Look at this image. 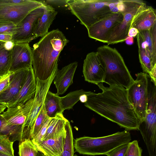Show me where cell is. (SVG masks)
Here are the masks:
<instances>
[{
    "instance_id": "484cf974",
    "label": "cell",
    "mask_w": 156,
    "mask_h": 156,
    "mask_svg": "<svg viewBox=\"0 0 156 156\" xmlns=\"http://www.w3.org/2000/svg\"><path fill=\"white\" fill-rule=\"evenodd\" d=\"M66 136L63 151L60 156H73L74 153L73 141L72 128L69 122L66 125Z\"/></svg>"
},
{
    "instance_id": "7402d4cb",
    "label": "cell",
    "mask_w": 156,
    "mask_h": 156,
    "mask_svg": "<svg viewBox=\"0 0 156 156\" xmlns=\"http://www.w3.org/2000/svg\"><path fill=\"white\" fill-rule=\"evenodd\" d=\"M47 114L49 118H53L58 113H63L60 97L48 90L44 102Z\"/></svg>"
},
{
    "instance_id": "b9f144b4",
    "label": "cell",
    "mask_w": 156,
    "mask_h": 156,
    "mask_svg": "<svg viewBox=\"0 0 156 156\" xmlns=\"http://www.w3.org/2000/svg\"><path fill=\"white\" fill-rule=\"evenodd\" d=\"M7 108L6 105L0 104V114L2 113Z\"/></svg>"
},
{
    "instance_id": "ffe728a7",
    "label": "cell",
    "mask_w": 156,
    "mask_h": 156,
    "mask_svg": "<svg viewBox=\"0 0 156 156\" xmlns=\"http://www.w3.org/2000/svg\"><path fill=\"white\" fill-rule=\"evenodd\" d=\"M44 4V13L38 19L35 25L34 34L36 38L42 37L48 33V29L58 13L51 5Z\"/></svg>"
},
{
    "instance_id": "d590c367",
    "label": "cell",
    "mask_w": 156,
    "mask_h": 156,
    "mask_svg": "<svg viewBox=\"0 0 156 156\" xmlns=\"http://www.w3.org/2000/svg\"><path fill=\"white\" fill-rule=\"evenodd\" d=\"M13 35L9 34H0V41L5 42L9 41H12Z\"/></svg>"
},
{
    "instance_id": "d6a6232c",
    "label": "cell",
    "mask_w": 156,
    "mask_h": 156,
    "mask_svg": "<svg viewBox=\"0 0 156 156\" xmlns=\"http://www.w3.org/2000/svg\"><path fill=\"white\" fill-rule=\"evenodd\" d=\"M129 145V143L119 146L108 152L107 156H124Z\"/></svg>"
},
{
    "instance_id": "7a4b0ae2",
    "label": "cell",
    "mask_w": 156,
    "mask_h": 156,
    "mask_svg": "<svg viewBox=\"0 0 156 156\" xmlns=\"http://www.w3.org/2000/svg\"><path fill=\"white\" fill-rule=\"evenodd\" d=\"M69 42L58 29L48 32L33 45L32 66L36 78L44 80L48 79L58 67L61 51Z\"/></svg>"
},
{
    "instance_id": "bcb514c9",
    "label": "cell",
    "mask_w": 156,
    "mask_h": 156,
    "mask_svg": "<svg viewBox=\"0 0 156 156\" xmlns=\"http://www.w3.org/2000/svg\"><path fill=\"white\" fill-rule=\"evenodd\" d=\"M73 156H78V155H77L76 154H74Z\"/></svg>"
},
{
    "instance_id": "3957f363",
    "label": "cell",
    "mask_w": 156,
    "mask_h": 156,
    "mask_svg": "<svg viewBox=\"0 0 156 156\" xmlns=\"http://www.w3.org/2000/svg\"><path fill=\"white\" fill-rule=\"evenodd\" d=\"M96 52L105 66L103 83L110 86H122L127 90L134 80L117 50L104 45L98 47Z\"/></svg>"
},
{
    "instance_id": "cb8c5ba5",
    "label": "cell",
    "mask_w": 156,
    "mask_h": 156,
    "mask_svg": "<svg viewBox=\"0 0 156 156\" xmlns=\"http://www.w3.org/2000/svg\"><path fill=\"white\" fill-rule=\"evenodd\" d=\"M91 91H86L83 89L71 92L65 96L60 97L62 109L63 112L66 109L72 108L79 101L80 96L83 94H89Z\"/></svg>"
},
{
    "instance_id": "83f0119b",
    "label": "cell",
    "mask_w": 156,
    "mask_h": 156,
    "mask_svg": "<svg viewBox=\"0 0 156 156\" xmlns=\"http://www.w3.org/2000/svg\"><path fill=\"white\" fill-rule=\"evenodd\" d=\"M49 118L47 115L44 104L35 120L33 127L31 140L39 131L47 120Z\"/></svg>"
},
{
    "instance_id": "d4e9b609",
    "label": "cell",
    "mask_w": 156,
    "mask_h": 156,
    "mask_svg": "<svg viewBox=\"0 0 156 156\" xmlns=\"http://www.w3.org/2000/svg\"><path fill=\"white\" fill-rule=\"evenodd\" d=\"M5 42L0 45V75H3L9 71L11 64V50H6Z\"/></svg>"
},
{
    "instance_id": "30bf717a",
    "label": "cell",
    "mask_w": 156,
    "mask_h": 156,
    "mask_svg": "<svg viewBox=\"0 0 156 156\" xmlns=\"http://www.w3.org/2000/svg\"><path fill=\"white\" fill-rule=\"evenodd\" d=\"M44 5L30 12L17 25L12 41L14 43H28L36 38L34 34L35 24L43 14Z\"/></svg>"
},
{
    "instance_id": "6da1fadb",
    "label": "cell",
    "mask_w": 156,
    "mask_h": 156,
    "mask_svg": "<svg viewBox=\"0 0 156 156\" xmlns=\"http://www.w3.org/2000/svg\"><path fill=\"white\" fill-rule=\"evenodd\" d=\"M97 85L102 92H91L84 106L126 130H138L140 120L128 100L127 90L122 86L105 87L102 83Z\"/></svg>"
},
{
    "instance_id": "4fadbf2b",
    "label": "cell",
    "mask_w": 156,
    "mask_h": 156,
    "mask_svg": "<svg viewBox=\"0 0 156 156\" xmlns=\"http://www.w3.org/2000/svg\"><path fill=\"white\" fill-rule=\"evenodd\" d=\"M32 49L28 43H14L11 50L9 71L15 72L32 67Z\"/></svg>"
},
{
    "instance_id": "ee69618b",
    "label": "cell",
    "mask_w": 156,
    "mask_h": 156,
    "mask_svg": "<svg viewBox=\"0 0 156 156\" xmlns=\"http://www.w3.org/2000/svg\"><path fill=\"white\" fill-rule=\"evenodd\" d=\"M36 156H45L41 152L38 151Z\"/></svg>"
},
{
    "instance_id": "836d02e7",
    "label": "cell",
    "mask_w": 156,
    "mask_h": 156,
    "mask_svg": "<svg viewBox=\"0 0 156 156\" xmlns=\"http://www.w3.org/2000/svg\"><path fill=\"white\" fill-rule=\"evenodd\" d=\"M14 72L9 71L0 79V94L8 87L11 78Z\"/></svg>"
},
{
    "instance_id": "2e32d148",
    "label": "cell",
    "mask_w": 156,
    "mask_h": 156,
    "mask_svg": "<svg viewBox=\"0 0 156 156\" xmlns=\"http://www.w3.org/2000/svg\"><path fill=\"white\" fill-rule=\"evenodd\" d=\"M77 65V62H75L60 70L58 69L53 81L57 90L55 94L56 95L63 94L73 83V79Z\"/></svg>"
},
{
    "instance_id": "8992f818",
    "label": "cell",
    "mask_w": 156,
    "mask_h": 156,
    "mask_svg": "<svg viewBox=\"0 0 156 156\" xmlns=\"http://www.w3.org/2000/svg\"><path fill=\"white\" fill-rule=\"evenodd\" d=\"M123 3L121 11L123 16L122 21L110 31L107 37L108 45L125 41L128 36L131 22L134 16L147 5L140 0H122Z\"/></svg>"
},
{
    "instance_id": "f1b7e54d",
    "label": "cell",
    "mask_w": 156,
    "mask_h": 156,
    "mask_svg": "<svg viewBox=\"0 0 156 156\" xmlns=\"http://www.w3.org/2000/svg\"><path fill=\"white\" fill-rule=\"evenodd\" d=\"M13 142L7 135L0 133V151L11 156H14Z\"/></svg>"
},
{
    "instance_id": "60d3db41",
    "label": "cell",
    "mask_w": 156,
    "mask_h": 156,
    "mask_svg": "<svg viewBox=\"0 0 156 156\" xmlns=\"http://www.w3.org/2000/svg\"><path fill=\"white\" fill-rule=\"evenodd\" d=\"M91 92H90V93ZM89 94H83L80 97V100L82 103L86 102L87 100V96Z\"/></svg>"
},
{
    "instance_id": "44dd1931",
    "label": "cell",
    "mask_w": 156,
    "mask_h": 156,
    "mask_svg": "<svg viewBox=\"0 0 156 156\" xmlns=\"http://www.w3.org/2000/svg\"><path fill=\"white\" fill-rule=\"evenodd\" d=\"M68 120L63 113H58L55 117L51 118L42 141L56 138L61 136L66 130V125Z\"/></svg>"
},
{
    "instance_id": "4dcf8cb0",
    "label": "cell",
    "mask_w": 156,
    "mask_h": 156,
    "mask_svg": "<svg viewBox=\"0 0 156 156\" xmlns=\"http://www.w3.org/2000/svg\"><path fill=\"white\" fill-rule=\"evenodd\" d=\"M142 150L138 145L137 140L129 143V145L124 156H142Z\"/></svg>"
},
{
    "instance_id": "f546056e",
    "label": "cell",
    "mask_w": 156,
    "mask_h": 156,
    "mask_svg": "<svg viewBox=\"0 0 156 156\" xmlns=\"http://www.w3.org/2000/svg\"><path fill=\"white\" fill-rule=\"evenodd\" d=\"M16 25L7 21L0 19V34L13 35L15 33Z\"/></svg>"
},
{
    "instance_id": "e575fe53",
    "label": "cell",
    "mask_w": 156,
    "mask_h": 156,
    "mask_svg": "<svg viewBox=\"0 0 156 156\" xmlns=\"http://www.w3.org/2000/svg\"><path fill=\"white\" fill-rule=\"evenodd\" d=\"M43 4L51 5H53L60 6H68V0H47L40 1Z\"/></svg>"
},
{
    "instance_id": "7bdbcfd3",
    "label": "cell",
    "mask_w": 156,
    "mask_h": 156,
    "mask_svg": "<svg viewBox=\"0 0 156 156\" xmlns=\"http://www.w3.org/2000/svg\"><path fill=\"white\" fill-rule=\"evenodd\" d=\"M0 156H11L0 151Z\"/></svg>"
},
{
    "instance_id": "ba28073f",
    "label": "cell",
    "mask_w": 156,
    "mask_h": 156,
    "mask_svg": "<svg viewBox=\"0 0 156 156\" xmlns=\"http://www.w3.org/2000/svg\"><path fill=\"white\" fill-rule=\"evenodd\" d=\"M147 75L144 72L137 74L136 78L127 90L128 100L140 120L145 118L147 102Z\"/></svg>"
},
{
    "instance_id": "8fae6325",
    "label": "cell",
    "mask_w": 156,
    "mask_h": 156,
    "mask_svg": "<svg viewBox=\"0 0 156 156\" xmlns=\"http://www.w3.org/2000/svg\"><path fill=\"white\" fill-rule=\"evenodd\" d=\"M83 72L85 81L97 85L103 83L105 66L96 51L87 55L84 60Z\"/></svg>"
},
{
    "instance_id": "7dc6e473",
    "label": "cell",
    "mask_w": 156,
    "mask_h": 156,
    "mask_svg": "<svg viewBox=\"0 0 156 156\" xmlns=\"http://www.w3.org/2000/svg\"><path fill=\"white\" fill-rule=\"evenodd\" d=\"M2 41H0V45L3 42Z\"/></svg>"
},
{
    "instance_id": "5bb4252c",
    "label": "cell",
    "mask_w": 156,
    "mask_h": 156,
    "mask_svg": "<svg viewBox=\"0 0 156 156\" xmlns=\"http://www.w3.org/2000/svg\"><path fill=\"white\" fill-rule=\"evenodd\" d=\"M34 99V97L24 104L8 107L6 110L1 114L9 125L22 127L29 115Z\"/></svg>"
},
{
    "instance_id": "603a6c76",
    "label": "cell",
    "mask_w": 156,
    "mask_h": 156,
    "mask_svg": "<svg viewBox=\"0 0 156 156\" xmlns=\"http://www.w3.org/2000/svg\"><path fill=\"white\" fill-rule=\"evenodd\" d=\"M0 133L8 135L10 140L14 142L21 140L22 127L9 125L6 120L0 114Z\"/></svg>"
},
{
    "instance_id": "8d00e7d4",
    "label": "cell",
    "mask_w": 156,
    "mask_h": 156,
    "mask_svg": "<svg viewBox=\"0 0 156 156\" xmlns=\"http://www.w3.org/2000/svg\"><path fill=\"white\" fill-rule=\"evenodd\" d=\"M26 0H0V2L5 4H16L23 3Z\"/></svg>"
},
{
    "instance_id": "ac0fdd59",
    "label": "cell",
    "mask_w": 156,
    "mask_h": 156,
    "mask_svg": "<svg viewBox=\"0 0 156 156\" xmlns=\"http://www.w3.org/2000/svg\"><path fill=\"white\" fill-rule=\"evenodd\" d=\"M156 24V10L146 5L134 16L130 28H136L139 32L149 30Z\"/></svg>"
},
{
    "instance_id": "ab89813d",
    "label": "cell",
    "mask_w": 156,
    "mask_h": 156,
    "mask_svg": "<svg viewBox=\"0 0 156 156\" xmlns=\"http://www.w3.org/2000/svg\"><path fill=\"white\" fill-rule=\"evenodd\" d=\"M125 41L126 44L128 45H132L134 42L133 37L128 36L126 39Z\"/></svg>"
},
{
    "instance_id": "1f68e13d",
    "label": "cell",
    "mask_w": 156,
    "mask_h": 156,
    "mask_svg": "<svg viewBox=\"0 0 156 156\" xmlns=\"http://www.w3.org/2000/svg\"><path fill=\"white\" fill-rule=\"evenodd\" d=\"M51 118H49L46 122L39 131L35 137L31 140L34 145L42 141V139L45 134L49 124Z\"/></svg>"
},
{
    "instance_id": "d6986e66",
    "label": "cell",
    "mask_w": 156,
    "mask_h": 156,
    "mask_svg": "<svg viewBox=\"0 0 156 156\" xmlns=\"http://www.w3.org/2000/svg\"><path fill=\"white\" fill-rule=\"evenodd\" d=\"M66 135V130L57 138L42 141L35 145L45 156H60L63 151Z\"/></svg>"
},
{
    "instance_id": "52a82bcc",
    "label": "cell",
    "mask_w": 156,
    "mask_h": 156,
    "mask_svg": "<svg viewBox=\"0 0 156 156\" xmlns=\"http://www.w3.org/2000/svg\"><path fill=\"white\" fill-rule=\"evenodd\" d=\"M58 69V67L56 68L46 80H42L36 78V87L34 101L29 115L22 126L21 141L26 139L31 140L35 120L43 105L46 94Z\"/></svg>"
},
{
    "instance_id": "e0dca14e",
    "label": "cell",
    "mask_w": 156,
    "mask_h": 156,
    "mask_svg": "<svg viewBox=\"0 0 156 156\" xmlns=\"http://www.w3.org/2000/svg\"><path fill=\"white\" fill-rule=\"evenodd\" d=\"M36 87V78L32 66L28 70L24 83L18 95L8 105L7 107H14L25 103L34 97Z\"/></svg>"
},
{
    "instance_id": "277c9868",
    "label": "cell",
    "mask_w": 156,
    "mask_h": 156,
    "mask_svg": "<svg viewBox=\"0 0 156 156\" xmlns=\"http://www.w3.org/2000/svg\"><path fill=\"white\" fill-rule=\"evenodd\" d=\"M131 140L130 132L125 130L102 137L83 136L77 138L73 142V146L76 151L80 154L106 155L115 147L129 143Z\"/></svg>"
},
{
    "instance_id": "9a60e30c",
    "label": "cell",
    "mask_w": 156,
    "mask_h": 156,
    "mask_svg": "<svg viewBox=\"0 0 156 156\" xmlns=\"http://www.w3.org/2000/svg\"><path fill=\"white\" fill-rule=\"evenodd\" d=\"M30 69L14 72L8 87L0 94V104H5L7 107L16 98L24 83Z\"/></svg>"
},
{
    "instance_id": "74e56055",
    "label": "cell",
    "mask_w": 156,
    "mask_h": 156,
    "mask_svg": "<svg viewBox=\"0 0 156 156\" xmlns=\"http://www.w3.org/2000/svg\"><path fill=\"white\" fill-rule=\"evenodd\" d=\"M14 43L12 41H9L5 42L4 47L8 51L12 50Z\"/></svg>"
},
{
    "instance_id": "f35d334b",
    "label": "cell",
    "mask_w": 156,
    "mask_h": 156,
    "mask_svg": "<svg viewBox=\"0 0 156 156\" xmlns=\"http://www.w3.org/2000/svg\"><path fill=\"white\" fill-rule=\"evenodd\" d=\"M137 29L135 28H130L129 31L128 36L130 37H135L139 33Z\"/></svg>"
},
{
    "instance_id": "9c48e42d",
    "label": "cell",
    "mask_w": 156,
    "mask_h": 156,
    "mask_svg": "<svg viewBox=\"0 0 156 156\" xmlns=\"http://www.w3.org/2000/svg\"><path fill=\"white\" fill-rule=\"evenodd\" d=\"M43 5L40 0H26L23 3L16 4L0 2V19L10 22L16 25L30 12Z\"/></svg>"
},
{
    "instance_id": "4316f807",
    "label": "cell",
    "mask_w": 156,
    "mask_h": 156,
    "mask_svg": "<svg viewBox=\"0 0 156 156\" xmlns=\"http://www.w3.org/2000/svg\"><path fill=\"white\" fill-rule=\"evenodd\" d=\"M19 144V156H36L38 151L31 139H26Z\"/></svg>"
},
{
    "instance_id": "5b68a950",
    "label": "cell",
    "mask_w": 156,
    "mask_h": 156,
    "mask_svg": "<svg viewBox=\"0 0 156 156\" xmlns=\"http://www.w3.org/2000/svg\"><path fill=\"white\" fill-rule=\"evenodd\" d=\"M113 0H69L68 5L72 13L87 29L97 22L112 13L109 4Z\"/></svg>"
},
{
    "instance_id": "f6af8a7d",
    "label": "cell",
    "mask_w": 156,
    "mask_h": 156,
    "mask_svg": "<svg viewBox=\"0 0 156 156\" xmlns=\"http://www.w3.org/2000/svg\"><path fill=\"white\" fill-rule=\"evenodd\" d=\"M3 75H0V79L1 78V77L2 76H3Z\"/></svg>"
},
{
    "instance_id": "7c38bea8",
    "label": "cell",
    "mask_w": 156,
    "mask_h": 156,
    "mask_svg": "<svg viewBox=\"0 0 156 156\" xmlns=\"http://www.w3.org/2000/svg\"><path fill=\"white\" fill-rule=\"evenodd\" d=\"M123 18V15L121 12L112 13L88 28L87 30L89 37L100 42L107 43L110 31L122 21Z\"/></svg>"
}]
</instances>
